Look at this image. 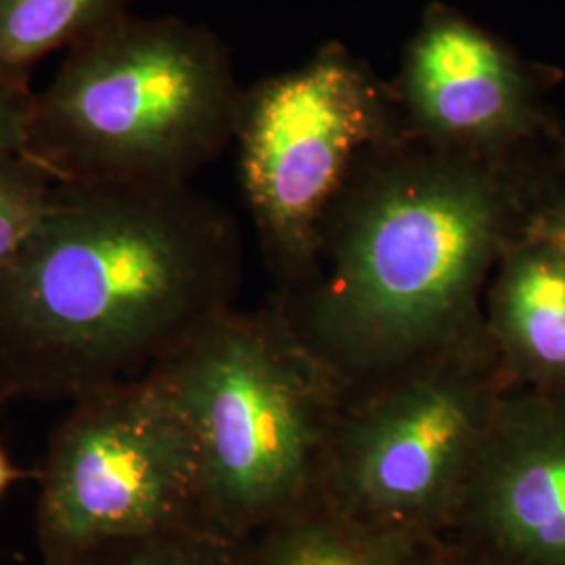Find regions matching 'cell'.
<instances>
[{
  "mask_svg": "<svg viewBox=\"0 0 565 565\" xmlns=\"http://www.w3.org/2000/svg\"><path fill=\"white\" fill-rule=\"evenodd\" d=\"M543 177L403 135L366 151L302 281L273 300L348 394L484 329L488 282Z\"/></svg>",
  "mask_w": 565,
  "mask_h": 565,
  "instance_id": "cell-1",
  "label": "cell"
},
{
  "mask_svg": "<svg viewBox=\"0 0 565 565\" xmlns=\"http://www.w3.org/2000/svg\"><path fill=\"white\" fill-rule=\"evenodd\" d=\"M239 228L184 186L57 182L0 268V408L145 377L237 306Z\"/></svg>",
  "mask_w": 565,
  "mask_h": 565,
  "instance_id": "cell-2",
  "label": "cell"
},
{
  "mask_svg": "<svg viewBox=\"0 0 565 565\" xmlns=\"http://www.w3.org/2000/svg\"><path fill=\"white\" fill-rule=\"evenodd\" d=\"M147 375L191 431L203 527L242 543L319 494L348 392L273 298L228 308Z\"/></svg>",
  "mask_w": 565,
  "mask_h": 565,
  "instance_id": "cell-3",
  "label": "cell"
},
{
  "mask_svg": "<svg viewBox=\"0 0 565 565\" xmlns=\"http://www.w3.org/2000/svg\"><path fill=\"white\" fill-rule=\"evenodd\" d=\"M243 93L212 30L128 13L32 95L28 153L57 182L184 186L235 139Z\"/></svg>",
  "mask_w": 565,
  "mask_h": 565,
  "instance_id": "cell-4",
  "label": "cell"
},
{
  "mask_svg": "<svg viewBox=\"0 0 565 565\" xmlns=\"http://www.w3.org/2000/svg\"><path fill=\"white\" fill-rule=\"evenodd\" d=\"M509 390L484 327L348 394L319 497L359 524L411 539L450 525Z\"/></svg>",
  "mask_w": 565,
  "mask_h": 565,
  "instance_id": "cell-5",
  "label": "cell"
},
{
  "mask_svg": "<svg viewBox=\"0 0 565 565\" xmlns=\"http://www.w3.org/2000/svg\"><path fill=\"white\" fill-rule=\"evenodd\" d=\"M396 116L384 84L338 42L243 93L239 174L277 294L310 270L324 218L364 153L406 135Z\"/></svg>",
  "mask_w": 565,
  "mask_h": 565,
  "instance_id": "cell-6",
  "label": "cell"
},
{
  "mask_svg": "<svg viewBox=\"0 0 565 565\" xmlns=\"http://www.w3.org/2000/svg\"><path fill=\"white\" fill-rule=\"evenodd\" d=\"M72 404L36 473L42 562L111 541L203 527L198 450L151 375Z\"/></svg>",
  "mask_w": 565,
  "mask_h": 565,
  "instance_id": "cell-7",
  "label": "cell"
},
{
  "mask_svg": "<svg viewBox=\"0 0 565 565\" xmlns=\"http://www.w3.org/2000/svg\"><path fill=\"white\" fill-rule=\"evenodd\" d=\"M404 132L443 149L505 156L541 126L524 63L459 11L431 4L408 42L398 81Z\"/></svg>",
  "mask_w": 565,
  "mask_h": 565,
  "instance_id": "cell-8",
  "label": "cell"
},
{
  "mask_svg": "<svg viewBox=\"0 0 565 565\" xmlns=\"http://www.w3.org/2000/svg\"><path fill=\"white\" fill-rule=\"evenodd\" d=\"M450 525L482 565H565V396L509 390Z\"/></svg>",
  "mask_w": 565,
  "mask_h": 565,
  "instance_id": "cell-9",
  "label": "cell"
},
{
  "mask_svg": "<svg viewBox=\"0 0 565 565\" xmlns=\"http://www.w3.org/2000/svg\"><path fill=\"white\" fill-rule=\"evenodd\" d=\"M484 327L511 390L565 396V258L525 233L497 264Z\"/></svg>",
  "mask_w": 565,
  "mask_h": 565,
  "instance_id": "cell-10",
  "label": "cell"
},
{
  "mask_svg": "<svg viewBox=\"0 0 565 565\" xmlns=\"http://www.w3.org/2000/svg\"><path fill=\"white\" fill-rule=\"evenodd\" d=\"M411 539L359 524L319 494L264 527L263 545L243 548V565H417Z\"/></svg>",
  "mask_w": 565,
  "mask_h": 565,
  "instance_id": "cell-11",
  "label": "cell"
},
{
  "mask_svg": "<svg viewBox=\"0 0 565 565\" xmlns=\"http://www.w3.org/2000/svg\"><path fill=\"white\" fill-rule=\"evenodd\" d=\"M135 0H0V84L28 88L36 63L130 13Z\"/></svg>",
  "mask_w": 565,
  "mask_h": 565,
  "instance_id": "cell-12",
  "label": "cell"
},
{
  "mask_svg": "<svg viewBox=\"0 0 565 565\" xmlns=\"http://www.w3.org/2000/svg\"><path fill=\"white\" fill-rule=\"evenodd\" d=\"M243 548L245 541H231L205 527H182L103 543L41 565H243Z\"/></svg>",
  "mask_w": 565,
  "mask_h": 565,
  "instance_id": "cell-13",
  "label": "cell"
},
{
  "mask_svg": "<svg viewBox=\"0 0 565 565\" xmlns=\"http://www.w3.org/2000/svg\"><path fill=\"white\" fill-rule=\"evenodd\" d=\"M55 184L30 156H0V268L20 254L41 224Z\"/></svg>",
  "mask_w": 565,
  "mask_h": 565,
  "instance_id": "cell-14",
  "label": "cell"
},
{
  "mask_svg": "<svg viewBox=\"0 0 565 565\" xmlns=\"http://www.w3.org/2000/svg\"><path fill=\"white\" fill-rule=\"evenodd\" d=\"M525 233L551 243L565 258V181L564 184L543 181Z\"/></svg>",
  "mask_w": 565,
  "mask_h": 565,
  "instance_id": "cell-15",
  "label": "cell"
},
{
  "mask_svg": "<svg viewBox=\"0 0 565 565\" xmlns=\"http://www.w3.org/2000/svg\"><path fill=\"white\" fill-rule=\"evenodd\" d=\"M32 93L0 84V156L28 153V120Z\"/></svg>",
  "mask_w": 565,
  "mask_h": 565,
  "instance_id": "cell-16",
  "label": "cell"
},
{
  "mask_svg": "<svg viewBox=\"0 0 565 565\" xmlns=\"http://www.w3.org/2000/svg\"><path fill=\"white\" fill-rule=\"evenodd\" d=\"M28 476L30 473H25L23 469L13 465V461L7 455V450L2 448V443H0V497L7 492L9 486L18 482L21 478H28Z\"/></svg>",
  "mask_w": 565,
  "mask_h": 565,
  "instance_id": "cell-17",
  "label": "cell"
},
{
  "mask_svg": "<svg viewBox=\"0 0 565 565\" xmlns=\"http://www.w3.org/2000/svg\"><path fill=\"white\" fill-rule=\"evenodd\" d=\"M429 559H425L424 564H422V559H419V564L417 565H482L476 564L473 559H469V557H465V555H459V553H440L436 546L434 548H429Z\"/></svg>",
  "mask_w": 565,
  "mask_h": 565,
  "instance_id": "cell-18",
  "label": "cell"
},
{
  "mask_svg": "<svg viewBox=\"0 0 565 565\" xmlns=\"http://www.w3.org/2000/svg\"><path fill=\"white\" fill-rule=\"evenodd\" d=\"M557 166H559V170H562L565 179V135L557 142Z\"/></svg>",
  "mask_w": 565,
  "mask_h": 565,
  "instance_id": "cell-19",
  "label": "cell"
}]
</instances>
